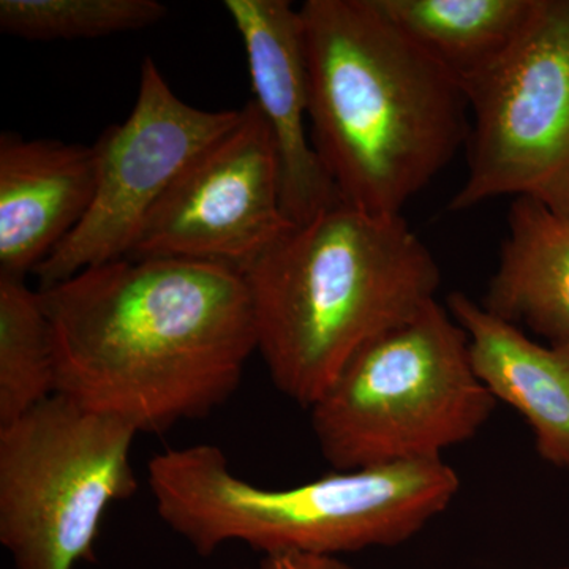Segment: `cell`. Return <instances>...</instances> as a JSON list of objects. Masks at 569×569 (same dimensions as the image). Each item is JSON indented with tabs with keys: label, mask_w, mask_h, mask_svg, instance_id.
<instances>
[{
	"label": "cell",
	"mask_w": 569,
	"mask_h": 569,
	"mask_svg": "<svg viewBox=\"0 0 569 569\" xmlns=\"http://www.w3.org/2000/svg\"><path fill=\"white\" fill-rule=\"evenodd\" d=\"M242 276L269 377L306 408L367 343L437 301L441 283L403 216L346 203L293 224Z\"/></svg>",
	"instance_id": "3957f363"
},
{
	"label": "cell",
	"mask_w": 569,
	"mask_h": 569,
	"mask_svg": "<svg viewBox=\"0 0 569 569\" xmlns=\"http://www.w3.org/2000/svg\"><path fill=\"white\" fill-rule=\"evenodd\" d=\"M291 227L274 138L250 100L164 194L129 257L203 261L242 274Z\"/></svg>",
	"instance_id": "9c48e42d"
},
{
	"label": "cell",
	"mask_w": 569,
	"mask_h": 569,
	"mask_svg": "<svg viewBox=\"0 0 569 569\" xmlns=\"http://www.w3.org/2000/svg\"><path fill=\"white\" fill-rule=\"evenodd\" d=\"M39 291L56 395L138 433L211 415L257 351L244 276L228 266L126 257Z\"/></svg>",
	"instance_id": "6da1fadb"
},
{
	"label": "cell",
	"mask_w": 569,
	"mask_h": 569,
	"mask_svg": "<svg viewBox=\"0 0 569 569\" xmlns=\"http://www.w3.org/2000/svg\"><path fill=\"white\" fill-rule=\"evenodd\" d=\"M496 406L466 331L433 301L367 343L309 410L321 456L353 471L441 459L477 436Z\"/></svg>",
	"instance_id": "5b68a950"
},
{
	"label": "cell",
	"mask_w": 569,
	"mask_h": 569,
	"mask_svg": "<svg viewBox=\"0 0 569 569\" xmlns=\"http://www.w3.org/2000/svg\"><path fill=\"white\" fill-rule=\"evenodd\" d=\"M54 395V346L40 291L0 276V426Z\"/></svg>",
	"instance_id": "9a60e30c"
},
{
	"label": "cell",
	"mask_w": 569,
	"mask_h": 569,
	"mask_svg": "<svg viewBox=\"0 0 569 569\" xmlns=\"http://www.w3.org/2000/svg\"><path fill=\"white\" fill-rule=\"evenodd\" d=\"M157 515L198 556L244 542L264 556L335 557L400 545L458 496L443 459L335 471L295 488L254 486L213 445L164 449L149 460Z\"/></svg>",
	"instance_id": "277c9868"
},
{
	"label": "cell",
	"mask_w": 569,
	"mask_h": 569,
	"mask_svg": "<svg viewBox=\"0 0 569 569\" xmlns=\"http://www.w3.org/2000/svg\"><path fill=\"white\" fill-rule=\"evenodd\" d=\"M397 29L460 82L497 61L518 40L535 0H376Z\"/></svg>",
	"instance_id": "5bb4252c"
},
{
	"label": "cell",
	"mask_w": 569,
	"mask_h": 569,
	"mask_svg": "<svg viewBox=\"0 0 569 569\" xmlns=\"http://www.w3.org/2000/svg\"><path fill=\"white\" fill-rule=\"evenodd\" d=\"M93 146L0 137V276L24 279L81 222L96 190Z\"/></svg>",
	"instance_id": "8fae6325"
},
{
	"label": "cell",
	"mask_w": 569,
	"mask_h": 569,
	"mask_svg": "<svg viewBox=\"0 0 569 569\" xmlns=\"http://www.w3.org/2000/svg\"><path fill=\"white\" fill-rule=\"evenodd\" d=\"M122 419L54 395L0 426V542L14 569H74L96 560L108 509L137 492Z\"/></svg>",
	"instance_id": "8992f818"
},
{
	"label": "cell",
	"mask_w": 569,
	"mask_h": 569,
	"mask_svg": "<svg viewBox=\"0 0 569 569\" xmlns=\"http://www.w3.org/2000/svg\"><path fill=\"white\" fill-rule=\"evenodd\" d=\"M479 305L550 346L569 343V219L530 198H515L497 269Z\"/></svg>",
	"instance_id": "4fadbf2b"
},
{
	"label": "cell",
	"mask_w": 569,
	"mask_h": 569,
	"mask_svg": "<svg viewBox=\"0 0 569 569\" xmlns=\"http://www.w3.org/2000/svg\"><path fill=\"white\" fill-rule=\"evenodd\" d=\"M260 569H350L335 557L313 556V553H276L266 556Z\"/></svg>",
	"instance_id": "e0dca14e"
},
{
	"label": "cell",
	"mask_w": 569,
	"mask_h": 569,
	"mask_svg": "<svg viewBox=\"0 0 569 569\" xmlns=\"http://www.w3.org/2000/svg\"><path fill=\"white\" fill-rule=\"evenodd\" d=\"M447 309L481 383L526 418L546 462L569 470V343L541 346L463 293L449 295Z\"/></svg>",
	"instance_id": "7c38bea8"
},
{
	"label": "cell",
	"mask_w": 569,
	"mask_h": 569,
	"mask_svg": "<svg viewBox=\"0 0 569 569\" xmlns=\"http://www.w3.org/2000/svg\"><path fill=\"white\" fill-rule=\"evenodd\" d=\"M157 0H0V31L18 39H99L151 28L167 17Z\"/></svg>",
	"instance_id": "2e32d148"
},
{
	"label": "cell",
	"mask_w": 569,
	"mask_h": 569,
	"mask_svg": "<svg viewBox=\"0 0 569 569\" xmlns=\"http://www.w3.org/2000/svg\"><path fill=\"white\" fill-rule=\"evenodd\" d=\"M239 119L241 110L208 111L183 102L146 58L129 118L108 127L93 144L96 190L88 212L33 272L40 288L129 257L164 194Z\"/></svg>",
	"instance_id": "ba28073f"
},
{
	"label": "cell",
	"mask_w": 569,
	"mask_h": 569,
	"mask_svg": "<svg viewBox=\"0 0 569 569\" xmlns=\"http://www.w3.org/2000/svg\"><path fill=\"white\" fill-rule=\"evenodd\" d=\"M299 11L321 163L343 203L402 216L467 144L462 84L376 0H307Z\"/></svg>",
	"instance_id": "7a4b0ae2"
},
{
	"label": "cell",
	"mask_w": 569,
	"mask_h": 569,
	"mask_svg": "<svg viewBox=\"0 0 569 569\" xmlns=\"http://www.w3.org/2000/svg\"><path fill=\"white\" fill-rule=\"evenodd\" d=\"M244 43L253 102L279 156L282 208L291 223L305 224L343 203L307 134L309 73L301 11L288 0H224Z\"/></svg>",
	"instance_id": "30bf717a"
},
{
	"label": "cell",
	"mask_w": 569,
	"mask_h": 569,
	"mask_svg": "<svg viewBox=\"0 0 569 569\" xmlns=\"http://www.w3.org/2000/svg\"><path fill=\"white\" fill-rule=\"evenodd\" d=\"M460 84L468 174L449 209L530 198L569 219V0H535L518 40Z\"/></svg>",
	"instance_id": "52a82bcc"
}]
</instances>
